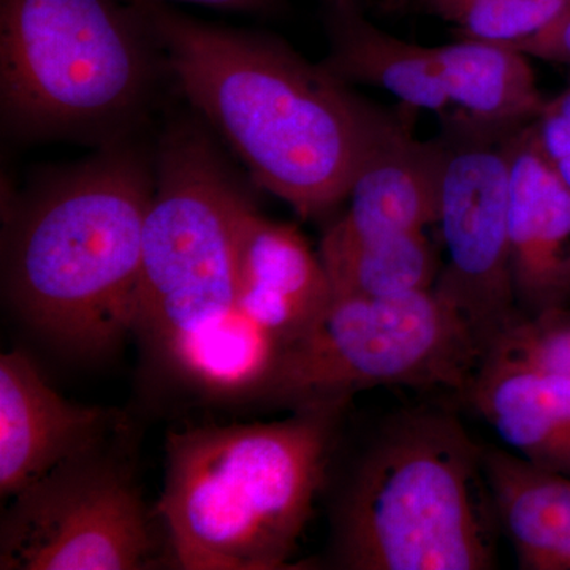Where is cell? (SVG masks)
<instances>
[{"label":"cell","mask_w":570,"mask_h":570,"mask_svg":"<svg viewBox=\"0 0 570 570\" xmlns=\"http://www.w3.org/2000/svg\"><path fill=\"white\" fill-rule=\"evenodd\" d=\"M130 2L198 115L303 217L346 202L360 165L401 121L275 37L195 20L163 0Z\"/></svg>","instance_id":"obj_1"},{"label":"cell","mask_w":570,"mask_h":570,"mask_svg":"<svg viewBox=\"0 0 570 570\" xmlns=\"http://www.w3.org/2000/svg\"><path fill=\"white\" fill-rule=\"evenodd\" d=\"M165 66L130 0H0L3 121L26 137L118 141Z\"/></svg>","instance_id":"obj_5"},{"label":"cell","mask_w":570,"mask_h":570,"mask_svg":"<svg viewBox=\"0 0 570 570\" xmlns=\"http://www.w3.org/2000/svg\"><path fill=\"white\" fill-rule=\"evenodd\" d=\"M281 346L277 337L236 309L220 324L184 341L164 366L209 396L265 395Z\"/></svg>","instance_id":"obj_18"},{"label":"cell","mask_w":570,"mask_h":570,"mask_svg":"<svg viewBox=\"0 0 570 570\" xmlns=\"http://www.w3.org/2000/svg\"><path fill=\"white\" fill-rule=\"evenodd\" d=\"M482 455L499 527L520 569L570 570V475L493 445Z\"/></svg>","instance_id":"obj_15"},{"label":"cell","mask_w":570,"mask_h":570,"mask_svg":"<svg viewBox=\"0 0 570 570\" xmlns=\"http://www.w3.org/2000/svg\"><path fill=\"white\" fill-rule=\"evenodd\" d=\"M110 414L71 403L24 352L0 356V497L20 494L63 461L108 439Z\"/></svg>","instance_id":"obj_11"},{"label":"cell","mask_w":570,"mask_h":570,"mask_svg":"<svg viewBox=\"0 0 570 570\" xmlns=\"http://www.w3.org/2000/svg\"><path fill=\"white\" fill-rule=\"evenodd\" d=\"M534 129L543 153L570 187V82L557 97L546 100Z\"/></svg>","instance_id":"obj_22"},{"label":"cell","mask_w":570,"mask_h":570,"mask_svg":"<svg viewBox=\"0 0 570 570\" xmlns=\"http://www.w3.org/2000/svg\"><path fill=\"white\" fill-rule=\"evenodd\" d=\"M154 164L121 140L10 206L6 287L22 321L75 355L134 335Z\"/></svg>","instance_id":"obj_2"},{"label":"cell","mask_w":570,"mask_h":570,"mask_svg":"<svg viewBox=\"0 0 570 570\" xmlns=\"http://www.w3.org/2000/svg\"><path fill=\"white\" fill-rule=\"evenodd\" d=\"M431 52L452 111L478 126L515 132L546 105L530 56L519 48L461 37Z\"/></svg>","instance_id":"obj_17"},{"label":"cell","mask_w":570,"mask_h":570,"mask_svg":"<svg viewBox=\"0 0 570 570\" xmlns=\"http://www.w3.org/2000/svg\"><path fill=\"white\" fill-rule=\"evenodd\" d=\"M322 262L332 294L360 298H395L430 291L436 284L441 262L426 232H411L340 243L322 239Z\"/></svg>","instance_id":"obj_19"},{"label":"cell","mask_w":570,"mask_h":570,"mask_svg":"<svg viewBox=\"0 0 570 570\" xmlns=\"http://www.w3.org/2000/svg\"><path fill=\"white\" fill-rule=\"evenodd\" d=\"M510 134L452 111L438 137L436 224L445 262L434 291L459 309L483 352L521 316L510 275Z\"/></svg>","instance_id":"obj_9"},{"label":"cell","mask_w":570,"mask_h":570,"mask_svg":"<svg viewBox=\"0 0 570 570\" xmlns=\"http://www.w3.org/2000/svg\"><path fill=\"white\" fill-rule=\"evenodd\" d=\"M483 347L441 294H332L316 321L281 346L265 395L298 411L340 409L362 390L404 385L466 392Z\"/></svg>","instance_id":"obj_7"},{"label":"cell","mask_w":570,"mask_h":570,"mask_svg":"<svg viewBox=\"0 0 570 570\" xmlns=\"http://www.w3.org/2000/svg\"><path fill=\"white\" fill-rule=\"evenodd\" d=\"M510 275L517 307L535 316L570 306V187L534 122L509 137Z\"/></svg>","instance_id":"obj_10"},{"label":"cell","mask_w":570,"mask_h":570,"mask_svg":"<svg viewBox=\"0 0 570 570\" xmlns=\"http://www.w3.org/2000/svg\"><path fill=\"white\" fill-rule=\"evenodd\" d=\"M332 3H337V6H344V3H355L358 0H330Z\"/></svg>","instance_id":"obj_25"},{"label":"cell","mask_w":570,"mask_h":570,"mask_svg":"<svg viewBox=\"0 0 570 570\" xmlns=\"http://www.w3.org/2000/svg\"><path fill=\"white\" fill-rule=\"evenodd\" d=\"M330 298L321 254L294 225L268 219L250 206L236 245L238 309L284 344L316 321Z\"/></svg>","instance_id":"obj_12"},{"label":"cell","mask_w":570,"mask_h":570,"mask_svg":"<svg viewBox=\"0 0 570 570\" xmlns=\"http://www.w3.org/2000/svg\"><path fill=\"white\" fill-rule=\"evenodd\" d=\"M466 393L513 453L570 475V379L485 354Z\"/></svg>","instance_id":"obj_14"},{"label":"cell","mask_w":570,"mask_h":570,"mask_svg":"<svg viewBox=\"0 0 570 570\" xmlns=\"http://www.w3.org/2000/svg\"><path fill=\"white\" fill-rule=\"evenodd\" d=\"M253 205L200 124L165 132L142 227L134 332L163 365L238 309L236 245Z\"/></svg>","instance_id":"obj_6"},{"label":"cell","mask_w":570,"mask_h":570,"mask_svg":"<svg viewBox=\"0 0 570 570\" xmlns=\"http://www.w3.org/2000/svg\"><path fill=\"white\" fill-rule=\"evenodd\" d=\"M330 55L324 66L347 85L392 94L411 110L452 112L431 47L412 43L367 21L358 3H332Z\"/></svg>","instance_id":"obj_16"},{"label":"cell","mask_w":570,"mask_h":570,"mask_svg":"<svg viewBox=\"0 0 570 570\" xmlns=\"http://www.w3.org/2000/svg\"><path fill=\"white\" fill-rule=\"evenodd\" d=\"M163 2H189L216 9L247 11V13L272 14L283 7V0H163Z\"/></svg>","instance_id":"obj_24"},{"label":"cell","mask_w":570,"mask_h":570,"mask_svg":"<svg viewBox=\"0 0 570 570\" xmlns=\"http://www.w3.org/2000/svg\"><path fill=\"white\" fill-rule=\"evenodd\" d=\"M485 354H497L570 379V306L515 318Z\"/></svg>","instance_id":"obj_21"},{"label":"cell","mask_w":570,"mask_h":570,"mask_svg":"<svg viewBox=\"0 0 570 570\" xmlns=\"http://www.w3.org/2000/svg\"><path fill=\"white\" fill-rule=\"evenodd\" d=\"M382 10L455 26L466 39L517 47L570 11V0H382Z\"/></svg>","instance_id":"obj_20"},{"label":"cell","mask_w":570,"mask_h":570,"mask_svg":"<svg viewBox=\"0 0 570 570\" xmlns=\"http://www.w3.org/2000/svg\"><path fill=\"white\" fill-rule=\"evenodd\" d=\"M497 509L479 448L459 420L411 412L367 449L333 524L340 568L487 570Z\"/></svg>","instance_id":"obj_4"},{"label":"cell","mask_w":570,"mask_h":570,"mask_svg":"<svg viewBox=\"0 0 570 570\" xmlns=\"http://www.w3.org/2000/svg\"><path fill=\"white\" fill-rule=\"evenodd\" d=\"M530 58L570 66V11L531 39L517 45Z\"/></svg>","instance_id":"obj_23"},{"label":"cell","mask_w":570,"mask_h":570,"mask_svg":"<svg viewBox=\"0 0 570 570\" xmlns=\"http://www.w3.org/2000/svg\"><path fill=\"white\" fill-rule=\"evenodd\" d=\"M439 171L438 137L419 140L401 119L360 165L346 197L347 212L324 238L358 243L426 232L438 223Z\"/></svg>","instance_id":"obj_13"},{"label":"cell","mask_w":570,"mask_h":570,"mask_svg":"<svg viewBox=\"0 0 570 570\" xmlns=\"http://www.w3.org/2000/svg\"><path fill=\"white\" fill-rule=\"evenodd\" d=\"M336 414L168 434L156 515L176 564L287 569L324 487Z\"/></svg>","instance_id":"obj_3"},{"label":"cell","mask_w":570,"mask_h":570,"mask_svg":"<svg viewBox=\"0 0 570 570\" xmlns=\"http://www.w3.org/2000/svg\"><path fill=\"white\" fill-rule=\"evenodd\" d=\"M156 553L151 517L108 439L11 498L2 570H140Z\"/></svg>","instance_id":"obj_8"}]
</instances>
